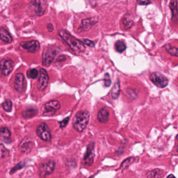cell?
<instances>
[{
    "label": "cell",
    "mask_w": 178,
    "mask_h": 178,
    "mask_svg": "<svg viewBox=\"0 0 178 178\" xmlns=\"http://www.w3.org/2000/svg\"><path fill=\"white\" fill-rule=\"evenodd\" d=\"M58 36L75 53H80L85 51V44L83 42L73 36L69 32L61 29L58 32Z\"/></svg>",
    "instance_id": "obj_1"
},
{
    "label": "cell",
    "mask_w": 178,
    "mask_h": 178,
    "mask_svg": "<svg viewBox=\"0 0 178 178\" xmlns=\"http://www.w3.org/2000/svg\"><path fill=\"white\" fill-rule=\"evenodd\" d=\"M90 118L88 111H80L77 112L73 119V127L78 132L81 133L87 126Z\"/></svg>",
    "instance_id": "obj_2"
},
{
    "label": "cell",
    "mask_w": 178,
    "mask_h": 178,
    "mask_svg": "<svg viewBox=\"0 0 178 178\" xmlns=\"http://www.w3.org/2000/svg\"><path fill=\"white\" fill-rule=\"evenodd\" d=\"M61 108L60 102L57 100H51L46 103L41 108V112L43 116L50 117L56 114Z\"/></svg>",
    "instance_id": "obj_3"
},
{
    "label": "cell",
    "mask_w": 178,
    "mask_h": 178,
    "mask_svg": "<svg viewBox=\"0 0 178 178\" xmlns=\"http://www.w3.org/2000/svg\"><path fill=\"white\" fill-rule=\"evenodd\" d=\"M58 53V49L55 47H49L44 50L43 54V66H49L53 61L55 56Z\"/></svg>",
    "instance_id": "obj_4"
},
{
    "label": "cell",
    "mask_w": 178,
    "mask_h": 178,
    "mask_svg": "<svg viewBox=\"0 0 178 178\" xmlns=\"http://www.w3.org/2000/svg\"><path fill=\"white\" fill-rule=\"evenodd\" d=\"M36 133L38 137L46 142H50L52 139V135L49 126L46 123H40L37 128Z\"/></svg>",
    "instance_id": "obj_5"
},
{
    "label": "cell",
    "mask_w": 178,
    "mask_h": 178,
    "mask_svg": "<svg viewBox=\"0 0 178 178\" xmlns=\"http://www.w3.org/2000/svg\"><path fill=\"white\" fill-rule=\"evenodd\" d=\"M150 79L153 83L159 88H165L168 84V79L160 73H153L150 75Z\"/></svg>",
    "instance_id": "obj_6"
},
{
    "label": "cell",
    "mask_w": 178,
    "mask_h": 178,
    "mask_svg": "<svg viewBox=\"0 0 178 178\" xmlns=\"http://www.w3.org/2000/svg\"><path fill=\"white\" fill-rule=\"evenodd\" d=\"M30 6L33 8V11L37 16H41L46 11L48 4L45 0H35Z\"/></svg>",
    "instance_id": "obj_7"
},
{
    "label": "cell",
    "mask_w": 178,
    "mask_h": 178,
    "mask_svg": "<svg viewBox=\"0 0 178 178\" xmlns=\"http://www.w3.org/2000/svg\"><path fill=\"white\" fill-rule=\"evenodd\" d=\"M55 163L52 160H49L42 164L39 168V173L41 176H45L50 175L55 169Z\"/></svg>",
    "instance_id": "obj_8"
},
{
    "label": "cell",
    "mask_w": 178,
    "mask_h": 178,
    "mask_svg": "<svg viewBox=\"0 0 178 178\" xmlns=\"http://www.w3.org/2000/svg\"><path fill=\"white\" fill-rule=\"evenodd\" d=\"M49 77L46 69H41L40 70V76L38 80V89L39 90H44L49 84Z\"/></svg>",
    "instance_id": "obj_9"
},
{
    "label": "cell",
    "mask_w": 178,
    "mask_h": 178,
    "mask_svg": "<svg viewBox=\"0 0 178 178\" xmlns=\"http://www.w3.org/2000/svg\"><path fill=\"white\" fill-rule=\"evenodd\" d=\"M14 64L13 62L10 58L2 59L0 63V68L2 75L8 76L13 70Z\"/></svg>",
    "instance_id": "obj_10"
},
{
    "label": "cell",
    "mask_w": 178,
    "mask_h": 178,
    "mask_svg": "<svg viewBox=\"0 0 178 178\" xmlns=\"http://www.w3.org/2000/svg\"><path fill=\"white\" fill-rule=\"evenodd\" d=\"M22 47L28 51V52L34 53L39 50L40 48V43L37 40H31V41L22 42L20 43Z\"/></svg>",
    "instance_id": "obj_11"
},
{
    "label": "cell",
    "mask_w": 178,
    "mask_h": 178,
    "mask_svg": "<svg viewBox=\"0 0 178 178\" xmlns=\"http://www.w3.org/2000/svg\"><path fill=\"white\" fill-rule=\"evenodd\" d=\"M94 143H91L88 145L87 148L86 153L85 154L84 160L85 165H91L93 164L94 158Z\"/></svg>",
    "instance_id": "obj_12"
},
{
    "label": "cell",
    "mask_w": 178,
    "mask_h": 178,
    "mask_svg": "<svg viewBox=\"0 0 178 178\" xmlns=\"http://www.w3.org/2000/svg\"><path fill=\"white\" fill-rule=\"evenodd\" d=\"M25 86V79L22 73H18L15 77L14 88L18 93H22L24 90Z\"/></svg>",
    "instance_id": "obj_13"
},
{
    "label": "cell",
    "mask_w": 178,
    "mask_h": 178,
    "mask_svg": "<svg viewBox=\"0 0 178 178\" xmlns=\"http://www.w3.org/2000/svg\"><path fill=\"white\" fill-rule=\"evenodd\" d=\"M33 145L34 144L33 142L30 140V139L28 138H25L19 144V149L23 153L29 154L32 151Z\"/></svg>",
    "instance_id": "obj_14"
},
{
    "label": "cell",
    "mask_w": 178,
    "mask_h": 178,
    "mask_svg": "<svg viewBox=\"0 0 178 178\" xmlns=\"http://www.w3.org/2000/svg\"><path fill=\"white\" fill-rule=\"evenodd\" d=\"M98 22V17L88 18L83 19L82 21V25L79 29L82 30H87L90 29L92 26L95 25Z\"/></svg>",
    "instance_id": "obj_15"
},
{
    "label": "cell",
    "mask_w": 178,
    "mask_h": 178,
    "mask_svg": "<svg viewBox=\"0 0 178 178\" xmlns=\"http://www.w3.org/2000/svg\"><path fill=\"white\" fill-rule=\"evenodd\" d=\"M1 140L5 143H11L12 142L11 133L6 127H2L0 130Z\"/></svg>",
    "instance_id": "obj_16"
},
{
    "label": "cell",
    "mask_w": 178,
    "mask_h": 178,
    "mask_svg": "<svg viewBox=\"0 0 178 178\" xmlns=\"http://www.w3.org/2000/svg\"><path fill=\"white\" fill-rule=\"evenodd\" d=\"M109 118V111L107 109L102 108L98 111L97 118L98 121L101 123H106L108 121Z\"/></svg>",
    "instance_id": "obj_17"
},
{
    "label": "cell",
    "mask_w": 178,
    "mask_h": 178,
    "mask_svg": "<svg viewBox=\"0 0 178 178\" xmlns=\"http://www.w3.org/2000/svg\"><path fill=\"white\" fill-rule=\"evenodd\" d=\"M177 1L170 0L169 7L172 11V20L174 22L178 21V11L177 9Z\"/></svg>",
    "instance_id": "obj_18"
},
{
    "label": "cell",
    "mask_w": 178,
    "mask_h": 178,
    "mask_svg": "<svg viewBox=\"0 0 178 178\" xmlns=\"http://www.w3.org/2000/svg\"><path fill=\"white\" fill-rule=\"evenodd\" d=\"M120 93V80L117 79L114 86L112 88L111 92V98L115 100L118 98Z\"/></svg>",
    "instance_id": "obj_19"
},
{
    "label": "cell",
    "mask_w": 178,
    "mask_h": 178,
    "mask_svg": "<svg viewBox=\"0 0 178 178\" xmlns=\"http://www.w3.org/2000/svg\"><path fill=\"white\" fill-rule=\"evenodd\" d=\"M0 37L1 40L6 43H12L13 40L10 33L3 27H1L0 29Z\"/></svg>",
    "instance_id": "obj_20"
},
{
    "label": "cell",
    "mask_w": 178,
    "mask_h": 178,
    "mask_svg": "<svg viewBox=\"0 0 178 178\" xmlns=\"http://www.w3.org/2000/svg\"><path fill=\"white\" fill-rule=\"evenodd\" d=\"M38 112V110L36 109L30 108L23 112L22 116L26 119L32 118L33 117L36 116Z\"/></svg>",
    "instance_id": "obj_21"
},
{
    "label": "cell",
    "mask_w": 178,
    "mask_h": 178,
    "mask_svg": "<svg viewBox=\"0 0 178 178\" xmlns=\"http://www.w3.org/2000/svg\"><path fill=\"white\" fill-rule=\"evenodd\" d=\"M163 175V171L158 169L151 170L147 174V177L148 178H161Z\"/></svg>",
    "instance_id": "obj_22"
},
{
    "label": "cell",
    "mask_w": 178,
    "mask_h": 178,
    "mask_svg": "<svg viewBox=\"0 0 178 178\" xmlns=\"http://www.w3.org/2000/svg\"><path fill=\"white\" fill-rule=\"evenodd\" d=\"M165 50L169 53L175 57H178V48L173 47L172 46H170V44H166L165 46Z\"/></svg>",
    "instance_id": "obj_23"
},
{
    "label": "cell",
    "mask_w": 178,
    "mask_h": 178,
    "mask_svg": "<svg viewBox=\"0 0 178 178\" xmlns=\"http://www.w3.org/2000/svg\"><path fill=\"white\" fill-rule=\"evenodd\" d=\"M129 16V15H125L122 19V23H123V24L125 26V29H129L131 28L134 24L133 21L130 19Z\"/></svg>",
    "instance_id": "obj_24"
},
{
    "label": "cell",
    "mask_w": 178,
    "mask_h": 178,
    "mask_svg": "<svg viewBox=\"0 0 178 178\" xmlns=\"http://www.w3.org/2000/svg\"><path fill=\"white\" fill-rule=\"evenodd\" d=\"M2 106L4 110L7 112H11L12 110L13 104L11 100L9 99L5 100L2 104Z\"/></svg>",
    "instance_id": "obj_25"
},
{
    "label": "cell",
    "mask_w": 178,
    "mask_h": 178,
    "mask_svg": "<svg viewBox=\"0 0 178 178\" xmlns=\"http://www.w3.org/2000/svg\"><path fill=\"white\" fill-rule=\"evenodd\" d=\"M115 48L118 52L121 53L126 49V45L123 41L119 40L115 43Z\"/></svg>",
    "instance_id": "obj_26"
},
{
    "label": "cell",
    "mask_w": 178,
    "mask_h": 178,
    "mask_svg": "<svg viewBox=\"0 0 178 178\" xmlns=\"http://www.w3.org/2000/svg\"><path fill=\"white\" fill-rule=\"evenodd\" d=\"M27 77L31 79H36L38 76V71L36 69H29L27 73Z\"/></svg>",
    "instance_id": "obj_27"
},
{
    "label": "cell",
    "mask_w": 178,
    "mask_h": 178,
    "mask_svg": "<svg viewBox=\"0 0 178 178\" xmlns=\"http://www.w3.org/2000/svg\"><path fill=\"white\" fill-rule=\"evenodd\" d=\"M8 154V151L7 150V148H5L3 144H1L0 146V156L1 158H4L6 157Z\"/></svg>",
    "instance_id": "obj_28"
},
{
    "label": "cell",
    "mask_w": 178,
    "mask_h": 178,
    "mask_svg": "<svg viewBox=\"0 0 178 178\" xmlns=\"http://www.w3.org/2000/svg\"><path fill=\"white\" fill-rule=\"evenodd\" d=\"M134 160V158L130 157L128 159H126V160H125L122 162V164H121V168H126L127 167L129 166L130 164H132V163L133 162V161Z\"/></svg>",
    "instance_id": "obj_29"
},
{
    "label": "cell",
    "mask_w": 178,
    "mask_h": 178,
    "mask_svg": "<svg viewBox=\"0 0 178 178\" xmlns=\"http://www.w3.org/2000/svg\"><path fill=\"white\" fill-rule=\"evenodd\" d=\"M24 166H25V164H24V162H19L18 165H16L12 169L11 171V173H14L16 171L23 168Z\"/></svg>",
    "instance_id": "obj_30"
},
{
    "label": "cell",
    "mask_w": 178,
    "mask_h": 178,
    "mask_svg": "<svg viewBox=\"0 0 178 178\" xmlns=\"http://www.w3.org/2000/svg\"><path fill=\"white\" fill-rule=\"evenodd\" d=\"M104 85L106 87H109L111 84V80L110 78V76L108 73H106L104 75Z\"/></svg>",
    "instance_id": "obj_31"
},
{
    "label": "cell",
    "mask_w": 178,
    "mask_h": 178,
    "mask_svg": "<svg viewBox=\"0 0 178 178\" xmlns=\"http://www.w3.org/2000/svg\"><path fill=\"white\" fill-rule=\"evenodd\" d=\"M82 41L84 43L85 45L89 46V47L94 48L95 47V43H94L93 41H92V40L87 39H84L82 40Z\"/></svg>",
    "instance_id": "obj_32"
},
{
    "label": "cell",
    "mask_w": 178,
    "mask_h": 178,
    "mask_svg": "<svg viewBox=\"0 0 178 178\" xmlns=\"http://www.w3.org/2000/svg\"><path fill=\"white\" fill-rule=\"evenodd\" d=\"M137 3L140 5H147L151 3L150 0H137Z\"/></svg>",
    "instance_id": "obj_33"
},
{
    "label": "cell",
    "mask_w": 178,
    "mask_h": 178,
    "mask_svg": "<svg viewBox=\"0 0 178 178\" xmlns=\"http://www.w3.org/2000/svg\"><path fill=\"white\" fill-rule=\"evenodd\" d=\"M69 121V117H68L66 118L64 120H63L62 121L60 122V125L61 128H64L68 125V122Z\"/></svg>",
    "instance_id": "obj_34"
},
{
    "label": "cell",
    "mask_w": 178,
    "mask_h": 178,
    "mask_svg": "<svg viewBox=\"0 0 178 178\" xmlns=\"http://www.w3.org/2000/svg\"><path fill=\"white\" fill-rule=\"evenodd\" d=\"M48 30H49V32H52L54 29V27L52 25V24H51V23H49V24H48L47 26Z\"/></svg>",
    "instance_id": "obj_35"
},
{
    "label": "cell",
    "mask_w": 178,
    "mask_h": 178,
    "mask_svg": "<svg viewBox=\"0 0 178 178\" xmlns=\"http://www.w3.org/2000/svg\"><path fill=\"white\" fill-rule=\"evenodd\" d=\"M65 59H66V58H65V56H64V55H62V56H60V57H59V58H58V60H57V61H63L64 60H65Z\"/></svg>",
    "instance_id": "obj_36"
},
{
    "label": "cell",
    "mask_w": 178,
    "mask_h": 178,
    "mask_svg": "<svg viewBox=\"0 0 178 178\" xmlns=\"http://www.w3.org/2000/svg\"><path fill=\"white\" fill-rule=\"evenodd\" d=\"M175 140H176V151L178 153V134L176 135V138H175Z\"/></svg>",
    "instance_id": "obj_37"
},
{
    "label": "cell",
    "mask_w": 178,
    "mask_h": 178,
    "mask_svg": "<svg viewBox=\"0 0 178 178\" xmlns=\"http://www.w3.org/2000/svg\"><path fill=\"white\" fill-rule=\"evenodd\" d=\"M170 177H175V176L173 175H169L167 176V178H170Z\"/></svg>",
    "instance_id": "obj_38"
}]
</instances>
